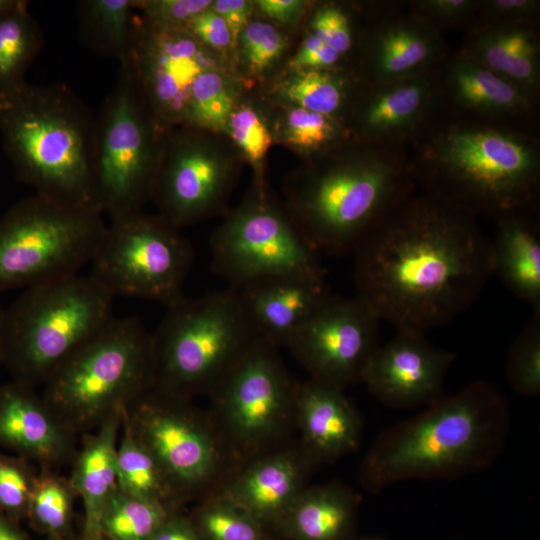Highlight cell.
I'll list each match as a JSON object with an SVG mask.
<instances>
[{
  "label": "cell",
  "mask_w": 540,
  "mask_h": 540,
  "mask_svg": "<svg viewBox=\"0 0 540 540\" xmlns=\"http://www.w3.org/2000/svg\"><path fill=\"white\" fill-rule=\"evenodd\" d=\"M352 254L356 296L398 331L450 322L493 275L476 217L425 192L390 208Z\"/></svg>",
  "instance_id": "1"
},
{
  "label": "cell",
  "mask_w": 540,
  "mask_h": 540,
  "mask_svg": "<svg viewBox=\"0 0 540 540\" xmlns=\"http://www.w3.org/2000/svg\"><path fill=\"white\" fill-rule=\"evenodd\" d=\"M423 192L473 216L534 213L540 191L538 139L515 123L438 113L411 141Z\"/></svg>",
  "instance_id": "2"
},
{
  "label": "cell",
  "mask_w": 540,
  "mask_h": 540,
  "mask_svg": "<svg viewBox=\"0 0 540 540\" xmlns=\"http://www.w3.org/2000/svg\"><path fill=\"white\" fill-rule=\"evenodd\" d=\"M511 426L506 398L476 380L453 396H441L416 415L383 431L359 469L371 493L404 480L457 478L489 467Z\"/></svg>",
  "instance_id": "3"
},
{
  "label": "cell",
  "mask_w": 540,
  "mask_h": 540,
  "mask_svg": "<svg viewBox=\"0 0 540 540\" xmlns=\"http://www.w3.org/2000/svg\"><path fill=\"white\" fill-rule=\"evenodd\" d=\"M96 116L64 84L25 83L0 97V135L17 178L36 194L94 209Z\"/></svg>",
  "instance_id": "4"
},
{
  "label": "cell",
  "mask_w": 540,
  "mask_h": 540,
  "mask_svg": "<svg viewBox=\"0 0 540 540\" xmlns=\"http://www.w3.org/2000/svg\"><path fill=\"white\" fill-rule=\"evenodd\" d=\"M365 148L317 172L296 197L294 225L318 255L353 253L416 184L402 146L366 143Z\"/></svg>",
  "instance_id": "5"
},
{
  "label": "cell",
  "mask_w": 540,
  "mask_h": 540,
  "mask_svg": "<svg viewBox=\"0 0 540 540\" xmlns=\"http://www.w3.org/2000/svg\"><path fill=\"white\" fill-rule=\"evenodd\" d=\"M151 386V333L137 318L113 317L52 372L40 393L78 437Z\"/></svg>",
  "instance_id": "6"
},
{
  "label": "cell",
  "mask_w": 540,
  "mask_h": 540,
  "mask_svg": "<svg viewBox=\"0 0 540 540\" xmlns=\"http://www.w3.org/2000/svg\"><path fill=\"white\" fill-rule=\"evenodd\" d=\"M151 335V388L187 399L210 394L259 339L238 291L229 286L166 307Z\"/></svg>",
  "instance_id": "7"
},
{
  "label": "cell",
  "mask_w": 540,
  "mask_h": 540,
  "mask_svg": "<svg viewBox=\"0 0 540 540\" xmlns=\"http://www.w3.org/2000/svg\"><path fill=\"white\" fill-rule=\"evenodd\" d=\"M113 297L89 275L25 288L4 311L3 366L42 387L52 372L114 316Z\"/></svg>",
  "instance_id": "8"
},
{
  "label": "cell",
  "mask_w": 540,
  "mask_h": 540,
  "mask_svg": "<svg viewBox=\"0 0 540 540\" xmlns=\"http://www.w3.org/2000/svg\"><path fill=\"white\" fill-rule=\"evenodd\" d=\"M103 214L35 194L0 219V293L79 274L104 233Z\"/></svg>",
  "instance_id": "9"
},
{
  "label": "cell",
  "mask_w": 540,
  "mask_h": 540,
  "mask_svg": "<svg viewBox=\"0 0 540 540\" xmlns=\"http://www.w3.org/2000/svg\"><path fill=\"white\" fill-rule=\"evenodd\" d=\"M156 125L128 62L96 116L93 160L95 200L111 219L142 210L152 196L160 154Z\"/></svg>",
  "instance_id": "10"
},
{
  "label": "cell",
  "mask_w": 540,
  "mask_h": 540,
  "mask_svg": "<svg viewBox=\"0 0 540 540\" xmlns=\"http://www.w3.org/2000/svg\"><path fill=\"white\" fill-rule=\"evenodd\" d=\"M192 245L160 216L142 210L111 219L90 260L89 276L112 297L151 300L168 307L184 297Z\"/></svg>",
  "instance_id": "11"
},
{
  "label": "cell",
  "mask_w": 540,
  "mask_h": 540,
  "mask_svg": "<svg viewBox=\"0 0 540 540\" xmlns=\"http://www.w3.org/2000/svg\"><path fill=\"white\" fill-rule=\"evenodd\" d=\"M190 399L149 388L123 410L134 437L158 462L183 502L218 475L222 453L209 420Z\"/></svg>",
  "instance_id": "12"
},
{
  "label": "cell",
  "mask_w": 540,
  "mask_h": 540,
  "mask_svg": "<svg viewBox=\"0 0 540 540\" xmlns=\"http://www.w3.org/2000/svg\"><path fill=\"white\" fill-rule=\"evenodd\" d=\"M213 271L240 288L287 275L326 277L319 255L295 225L263 201H253L234 214L210 241Z\"/></svg>",
  "instance_id": "13"
},
{
  "label": "cell",
  "mask_w": 540,
  "mask_h": 540,
  "mask_svg": "<svg viewBox=\"0 0 540 540\" xmlns=\"http://www.w3.org/2000/svg\"><path fill=\"white\" fill-rule=\"evenodd\" d=\"M298 386L277 347L257 339L210 395L231 441L241 449L256 450L283 426L294 409Z\"/></svg>",
  "instance_id": "14"
},
{
  "label": "cell",
  "mask_w": 540,
  "mask_h": 540,
  "mask_svg": "<svg viewBox=\"0 0 540 540\" xmlns=\"http://www.w3.org/2000/svg\"><path fill=\"white\" fill-rule=\"evenodd\" d=\"M380 320L357 296L330 294L287 347L312 379L343 389L361 382L379 346Z\"/></svg>",
  "instance_id": "15"
},
{
  "label": "cell",
  "mask_w": 540,
  "mask_h": 540,
  "mask_svg": "<svg viewBox=\"0 0 540 540\" xmlns=\"http://www.w3.org/2000/svg\"><path fill=\"white\" fill-rule=\"evenodd\" d=\"M128 64L155 125L183 121L191 87L211 61L190 33L133 21Z\"/></svg>",
  "instance_id": "16"
},
{
  "label": "cell",
  "mask_w": 540,
  "mask_h": 540,
  "mask_svg": "<svg viewBox=\"0 0 540 540\" xmlns=\"http://www.w3.org/2000/svg\"><path fill=\"white\" fill-rule=\"evenodd\" d=\"M455 354L432 345L424 333L398 331L378 346L362 377L371 394L397 409L427 406L442 395Z\"/></svg>",
  "instance_id": "17"
},
{
  "label": "cell",
  "mask_w": 540,
  "mask_h": 540,
  "mask_svg": "<svg viewBox=\"0 0 540 540\" xmlns=\"http://www.w3.org/2000/svg\"><path fill=\"white\" fill-rule=\"evenodd\" d=\"M160 157L152 198L159 216L179 230L211 213L228 184L225 165L187 137L175 139Z\"/></svg>",
  "instance_id": "18"
},
{
  "label": "cell",
  "mask_w": 540,
  "mask_h": 540,
  "mask_svg": "<svg viewBox=\"0 0 540 540\" xmlns=\"http://www.w3.org/2000/svg\"><path fill=\"white\" fill-rule=\"evenodd\" d=\"M441 109L452 114L519 124L536 108V97L489 70L463 51L436 71Z\"/></svg>",
  "instance_id": "19"
},
{
  "label": "cell",
  "mask_w": 540,
  "mask_h": 540,
  "mask_svg": "<svg viewBox=\"0 0 540 540\" xmlns=\"http://www.w3.org/2000/svg\"><path fill=\"white\" fill-rule=\"evenodd\" d=\"M0 445L37 466L72 464L79 445L37 388L12 380L0 385Z\"/></svg>",
  "instance_id": "20"
},
{
  "label": "cell",
  "mask_w": 540,
  "mask_h": 540,
  "mask_svg": "<svg viewBox=\"0 0 540 540\" xmlns=\"http://www.w3.org/2000/svg\"><path fill=\"white\" fill-rule=\"evenodd\" d=\"M447 56L440 31L410 8H382L367 51L370 84L434 72Z\"/></svg>",
  "instance_id": "21"
},
{
  "label": "cell",
  "mask_w": 540,
  "mask_h": 540,
  "mask_svg": "<svg viewBox=\"0 0 540 540\" xmlns=\"http://www.w3.org/2000/svg\"><path fill=\"white\" fill-rule=\"evenodd\" d=\"M436 71L370 84L359 111L366 143L403 147L419 134L441 108Z\"/></svg>",
  "instance_id": "22"
},
{
  "label": "cell",
  "mask_w": 540,
  "mask_h": 540,
  "mask_svg": "<svg viewBox=\"0 0 540 540\" xmlns=\"http://www.w3.org/2000/svg\"><path fill=\"white\" fill-rule=\"evenodd\" d=\"M236 290L257 337L277 348L287 346L331 294L326 277L302 275L259 280Z\"/></svg>",
  "instance_id": "23"
},
{
  "label": "cell",
  "mask_w": 540,
  "mask_h": 540,
  "mask_svg": "<svg viewBox=\"0 0 540 540\" xmlns=\"http://www.w3.org/2000/svg\"><path fill=\"white\" fill-rule=\"evenodd\" d=\"M313 463L304 449L269 454L230 479L221 494L265 527L275 526L305 488Z\"/></svg>",
  "instance_id": "24"
},
{
  "label": "cell",
  "mask_w": 540,
  "mask_h": 540,
  "mask_svg": "<svg viewBox=\"0 0 540 540\" xmlns=\"http://www.w3.org/2000/svg\"><path fill=\"white\" fill-rule=\"evenodd\" d=\"M342 390L312 378L298 386L294 410L303 449L317 463L335 460L359 445L362 421Z\"/></svg>",
  "instance_id": "25"
},
{
  "label": "cell",
  "mask_w": 540,
  "mask_h": 540,
  "mask_svg": "<svg viewBox=\"0 0 540 540\" xmlns=\"http://www.w3.org/2000/svg\"><path fill=\"white\" fill-rule=\"evenodd\" d=\"M123 410L113 413L95 430L82 436L72 462L69 480L83 503L87 540L102 539L101 517L118 488L116 454Z\"/></svg>",
  "instance_id": "26"
},
{
  "label": "cell",
  "mask_w": 540,
  "mask_h": 540,
  "mask_svg": "<svg viewBox=\"0 0 540 540\" xmlns=\"http://www.w3.org/2000/svg\"><path fill=\"white\" fill-rule=\"evenodd\" d=\"M461 51L536 97L540 41L536 24H476Z\"/></svg>",
  "instance_id": "27"
},
{
  "label": "cell",
  "mask_w": 540,
  "mask_h": 540,
  "mask_svg": "<svg viewBox=\"0 0 540 540\" xmlns=\"http://www.w3.org/2000/svg\"><path fill=\"white\" fill-rule=\"evenodd\" d=\"M359 504L338 482L305 487L275 526L287 540H352Z\"/></svg>",
  "instance_id": "28"
},
{
  "label": "cell",
  "mask_w": 540,
  "mask_h": 540,
  "mask_svg": "<svg viewBox=\"0 0 540 540\" xmlns=\"http://www.w3.org/2000/svg\"><path fill=\"white\" fill-rule=\"evenodd\" d=\"M496 221L491 242L492 274L540 314V231L533 213L511 214Z\"/></svg>",
  "instance_id": "29"
},
{
  "label": "cell",
  "mask_w": 540,
  "mask_h": 540,
  "mask_svg": "<svg viewBox=\"0 0 540 540\" xmlns=\"http://www.w3.org/2000/svg\"><path fill=\"white\" fill-rule=\"evenodd\" d=\"M116 467L118 488L124 493L155 503L170 513L183 502L158 462L134 437L123 417Z\"/></svg>",
  "instance_id": "30"
},
{
  "label": "cell",
  "mask_w": 540,
  "mask_h": 540,
  "mask_svg": "<svg viewBox=\"0 0 540 540\" xmlns=\"http://www.w3.org/2000/svg\"><path fill=\"white\" fill-rule=\"evenodd\" d=\"M133 0H84L78 5L79 38L83 45L123 63L133 34Z\"/></svg>",
  "instance_id": "31"
},
{
  "label": "cell",
  "mask_w": 540,
  "mask_h": 540,
  "mask_svg": "<svg viewBox=\"0 0 540 540\" xmlns=\"http://www.w3.org/2000/svg\"><path fill=\"white\" fill-rule=\"evenodd\" d=\"M44 44L43 35L28 11V2L0 14V97L21 86L25 73Z\"/></svg>",
  "instance_id": "32"
},
{
  "label": "cell",
  "mask_w": 540,
  "mask_h": 540,
  "mask_svg": "<svg viewBox=\"0 0 540 540\" xmlns=\"http://www.w3.org/2000/svg\"><path fill=\"white\" fill-rule=\"evenodd\" d=\"M170 514L155 503L117 488L103 511L101 536L110 540H150Z\"/></svg>",
  "instance_id": "33"
},
{
  "label": "cell",
  "mask_w": 540,
  "mask_h": 540,
  "mask_svg": "<svg viewBox=\"0 0 540 540\" xmlns=\"http://www.w3.org/2000/svg\"><path fill=\"white\" fill-rule=\"evenodd\" d=\"M190 521L199 540H267L265 526L222 494L206 499Z\"/></svg>",
  "instance_id": "34"
},
{
  "label": "cell",
  "mask_w": 540,
  "mask_h": 540,
  "mask_svg": "<svg viewBox=\"0 0 540 540\" xmlns=\"http://www.w3.org/2000/svg\"><path fill=\"white\" fill-rule=\"evenodd\" d=\"M76 496L69 478L57 469L37 466L27 517L39 528L59 534L70 522Z\"/></svg>",
  "instance_id": "35"
},
{
  "label": "cell",
  "mask_w": 540,
  "mask_h": 540,
  "mask_svg": "<svg viewBox=\"0 0 540 540\" xmlns=\"http://www.w3.org/2000/svg\"><path fill=\"white\" fill-rule=\"evenodd\" d=\"M345 84L329 69H308L282 82L280 93L296 107L336 118L346 100Z\"/></svg>",
  "instance_id": "36"
},
{
  "label": "cell",
  "mask_w": 540,
  "mask_h": 540,
  "mask_svg": "<svg viewBox=\"0 0 540 540\" xmlns=\"http://www.w3.org/2000/svg\"><path fill=\"white\" fill-rule=\"evenodd\" d=\"M234 100L221 74L208 69L194 81L183 121L208 128L225 126Z\"/></svg>",
  "instance_id": "37"
},
{
  "label": "cell",
  "mask_w": 540,
  "mask_h": 540,
  "mask_svg": "<svg viewBox=\"0 0 540 540\" xmlns=\"http://www.w3.org/2000/svg\"><path fill=\"white\" fill-rule=\"evenodd\" d=\"M506 374L518 394L535 396L540 393V314H534L512 343Z\"/></svg>",
  "instance_id": "38"
},
{
  "label": "cell",
  "mask_w": 540,
  "mask_h": 540,
  "mask_svg": "<svg viewBox=\"0 0 540 540\" xmlns=\"http://www.w3.org/2000/svg\"><path fill=\"white\" fill-rule=\"evenodd\" d=\"M36 475L27 458L0 452V510L16 522L27 517Z\"/></svg>",
  "instance_id": "39"
},
{
  "label": "cell",
  "mask_w": 540,
  "mask_h": 540,
  "mask_svg": "<svg viewBox=\"0 0 540 540\" xmlns=\"http://www.w3.org/2000/svg\"><path fill=\"white\" fill-rule=\"evenodd\" d=\"M342 129L335 117L300 107L289 111L284 126L285 140L303 152H316L337 142Z\"/></svg>",
  "instance_id": "40"
},
{
  "label": "cell",
  "mask_w": 540,
  "mask_h": 540,
  "mask_svg": "<svg viewBox=\"0 0 540 540\" xmlns=\"http://www.w3.org/2000/svg\"><path fill=\"white\" fill-rule=\"evenodd\" d=\"M242 51L252 73H262L281 55L284 41L269 23L253 21L240 34Z\"/></svg>",
  "instance_id": "41"
},
{
  "label": "cell",
  "mask_w": 540,
  "mask_h": 540,
  "mask_svg": "<svg viewBox=\"0 0 540 540\" xmlns=\"http://www.w3.org/2000/svg\"><path fill=\"white\" fill-rule=\"evenodd\" d=\"M226 125L232 139L253 163L260 162L267 153L271 142V134L252 108L244 106L233 110Z\"/></svg>",
  "instance_id": "42"
},
{
  "label": "cell",
  "mask_w": 540,
  "mask_h": 540,
  "mask_svg": "<svg viewBox=\"0 0 540 540\" xmlns=\"http://www.w3.org/2000/svg\"><path fill=\"white\" fill-rule=\"evenodd\" d=\"M210 0L133 1L146 15V21L156 27L186 31L190 22L209 9Z\"/></svg>",
  "instance_id": "43"
},
{
  "label": "cell",
  "mask_w": 540,
  "mask_h": 540,
  "mask_svg": "<svg viewBox=\"0 0 540 540\" xmlns=\"http://www.w3.org/2000/svg\"><path fill=\"white\" fill-rule=\"evenodd\" d=\"M310 27L311 34L342 56L353 47L354 38L350 19L344 10L334 4L324 5L316 10Z\"/></svg>",
  "instance_id": "44"
},
{
  "label": "cell",
  "mask_w": 540,
  "mask_h": 540,
  "mask_svg": "<svg viewBox=\"0 0 540 540\" xmlns=\"http://www.w3.org/2000/svg\"><path fill=\"white\" fill-rule=\"evenodd\" d=\"M478 4L476 0H418L408 7L440 31L475 19Z\"/></svg>",
  "instance_id": "45"
},
{
  "label": "cell",
  "mask_w": 540,
  "mask_h": 540,
  "mask_svg": "<svg viewBox=\"0 0 540 540\" xmlns=\"http://www.w3.org/2000/svg\"><path fill=\"white\" fill-rule=\"evenodd\" d=\"M540 11L538 0L479 1L476 24H536Z\"/></svg>",
  "instance_id": "46"
},
{
  "label": "cell",
  "mask_w": 540,
  "mask_h": 540,
  "mask_svg": "<svg viewBox=\"0 0 540 540\" xmlns=\"http://www.w3.org/2000/svg\"><path fill=\"white\" fill-rule=\"evenodd\" d=\"M341 57L336 50L309 34L290 60L289 66L296 71L329 69L337 64Z\"/></svg>",
  "instance_id": "47"
},
{
  "label": "cell",
  "mask_w": 540,
  "mask_h": 540,
  "mask_svg": "<svg viewBox=\"0 0 540 540\" xmlns=\"http://www.w3.org/2000/svg\"><path fill=\"white\" fill-rule=\"evenodd\" d=\"M186 31L197 41L216 49H223L232 43L226 22L211 7L194 18Z\"/></svg>",
  "instance_id": "48"
},
{
  "label": "cell",
  "mask_w": 540,
  "mask_h": 540,
  "mask_svg": "<svg viewBox=\"0 0 540 540\" xmlns=\"http://www.w3.org/2000/svg\"><path fill=\"white\" fill-rule=\"evenodd\" d=\"M211 7L226 22L231 33L232 43L235 44L241 32L247 25L251 4L245 0H217Z\"/></svg>",
  "instance_id": "49"
},
{
  "label": "cell",
  "mask_w": 540,
  "mask_h": 540,
  "mask_svg": "<svg viewBox=\"0 0 540 540\" xmlns=\"http://www.w3.org/2000/svg\"><path fill=\"white\" fill-rule=\"evenodd\" d=\"M150 540H199L190 519L170 514Z\"/></svg>",
  "instance_id": "50"
},
{
  "label": "cell",
  "mask_w": 540,
  "mask_h": 540,
  "mask_svg": "<svg viewBox=\"0 0 540 540\" xmlns=\"http://www.w3.org/2000/svg\"><path fill=\"white\" fill-rule=\"evenodd\" d=\"M255 3L263 14L284 23L297 17L305 6V2L299 0H259Z\"/></svg>",
  "instance_id": "51"
},
{
  "label": "cell",
  "mask_w": 540,
  "mask_h": 540,
  "mask_svg": "<svg viewBox=\"0 0 540 540\" xmlns=\"http://www.w3.org/2000/svg\"><path fill=\"white\" fill-rule=\"evenodd\" d=\"M0 540H28L17 522L0 510Z\"/></svg>",
  "instance_id": "52"
},
{
  "label": "cell",
  "mask_w": 540,
  "mask_h": 540,
  "mask_svg": "<svg viewBox=\"0 0 540 540\" xmlns=\"http://www.w3.org/2000/svg\"><path fill=\"white\" fill-rule=\"evenodd\" d=\"M5 309L0 304V368L3 366V319Z\"/></svg>",
  "instance_id": "53"
},
{
  "label": "cell",
  "mask_w": 540,
  "mask_h": 540,
  "mask_svg": "<svg viewBox=\"0 0 540 540\" xmlns=\"http://www.w3.org/2000/svg\"><path fill=\"white\" fill-rule=\"evenodd\" d=\"M21 0H0V14L16 7Z\"/></svg>",
  "instance_id": "54"
},
{
  "label": "cell",
  "mask_w": 540,
  "mask_h": 540,
  "mask_svg": "<svg viewBox=\"0 0 540 540\" xmlns=\"http://www.w3.org/2000/svg\"><path fill=\"white\" fill-rule=\"evenodd\" d=\"M359 540H383V539H378V538H363V539H359Z\"/></svg>",
  "instance_id": "55"
}]
</instances>
